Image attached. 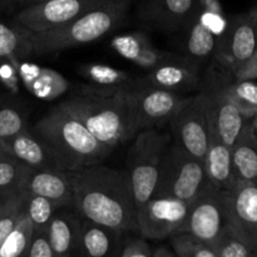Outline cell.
Listing matches in <instances>:
<instances>
[{
    "label": "cell",
    "instance_id": "cell-33",
    "mask_svg": "<svg viewBox=\"0 0 257 257\" xmlns=\"http://www.w3.org/2000/svg\"><path fill=\"white\" fill-rule=\"evenodd\" d=\"M171 247L178 257H216L208 243L187 231H180L170 237Z\"/></svg>",
    "mask_w": 257,
    "mask_h": 257
},
{
    "label": "cell",
    "instance_id": "cell-30",
    "mask_svg": "<svg viewBox=\"0 0 257 257\" xmlns=\"http://www.w3.org/2000/svg\"><path fill=\"white\" fill-rule=\"evenodd\" d=\"M33 233V225L27 212L22 216L19 222L10 231L0 246V257H25L30 238Z\"/></svg>",
    "mask_w": 257,
    "mask_h": 257
},
{
    "label": "cell",
    "instance_id": "cell-12",
    "mask_svg": "<svg viewBox=\"0 0 257 257\" xmlns=\"http://www.w3.org/2000/svg\"><path fill=\"white\" fill-rule=\"evenodd\" d=\"M103 0H47L28 5L13 18V25L27 32L59 28L92 9Z\"/></svg>",
    "mask_w": 257,
    "mask_h": 257
},
{
    "label": "cell",
    "instance_id": "cell-10",
    "mask_svg": "<svg viewBox=\"0 0 257 257\" xmlns=\"http://www.w3.org/2000/svg\"><path fill=\"white\" fill-rule=\"evenodd\" d=\"M175 143L190 155L203 161L208 145L211 130L206 110L205 93L190 98L187 103L170 120Z\"/></svg>",
    "mask_w": 257,
    "mask_h": 257
},
{
    "label": "cell",
    "instance_id": "cell-1",
    "mask_svg": "<svg viewBox=\"0 0 257 257\" xmlns=\"http://www.w3.org/2000/svg\"><path fill=\"white\" fill-rule=\"evenodd\" d=\"M73 207L85 220L122 232H138L137 206L127 170L90 166L69 171Z\"/></svg>",
    "mask_w": 257,
    "mask_h": 257
},
{
    "label": "cell",
    "instance_id": "cell-29",
    "mask_svg": "<svg viewBox=\"0 0 257 257\" xmlns=\"http://www.w3.org/2000/svg\"><path fill=\"white\" fill-rule=\"evenodd\" d=\"M222 92L237 107L246 118H252L257 113V84L252 80H236L225 85Z\"/></svg>",
    "mask_w": 257,
    "mask_h": 257
},
{
    "label": "cell",
    "instance_id": "cell-11",
    "mask_svg": "<svg viewBox=\"0 0 257 257\" xmlns=\"http://www.w3.org/2000/svg\"><path fill=\"white\" fill-rule=\"evenodd\" d=\"M227 227L223 191L207 183L188 206L185 230L211 246H215Z\"/></svg>",
    "mask_w": 257,
    "mask_h": 257
},
{
    "label": "cell",
    "instance_id": "cell-16",
    "mask_svg": "<svg viewBox=\"0 0 257 257\" xmlns=\"http://www.w3.org/2000/svg\"><path fill=\"white\" fill-rule=\"evenodd\" d=\"M198 67L200 64L191 60L190 58L173 55L172 58L151 69L145 78L137 79V84L177 93L192 90L200 82Z\"/></svg>",
    "mask_w": 257,
    "mask_h": 257
},
{
    "label": "cell",
    "instance_id": "cell-23",
    "mask_svg": "<svg viewBox=\"0 0 257 257\" xmlns=\"http://www.w3.org/2000/svg\"><path fill=\"white\" fill-rule=\"evenodd\" d=\"M203 167L208 183L221 191L230 190L238 180L233 170L231 148L213 133H211L210 145L203 158Z\"/></svg>",
    "mask_w": 257,
    "mask_h": 257
},
{
    "label": "cell",
    "instance_id": "cell-31",
    "mask_svg": "<svg viewBox=\"0 0 257 257\" xmlns=\"http://www.w3.org/2000/svg\"><path fill=\"white\" fill-rule=\"evenodd\" d=\"M28 128L24 108L5 95H0V138L10 137Z\"/></svg>",
    "mask_w": 257,
    "mask_h": 257
},
{
    "label": "cell",
    "instance_id": "cell-41",
    "mask_svg": "<svg viewBox=\"0 0 257 257\" xmlns=\"http://www.w3.org/2000/svg\"><path fill=\"white\" fill-rule=\"evenodd\" d=\"M47 2V0H15L17 5H20V7H28V5H33V4H38V3H43Z\"/></svg>",
    "mask_w": 257,
    "mask_h": 257
},
{
    "label": "cell",
    "instance_id": "cell-7",
    "mask_svg": "<svg viewBox=\"0 0 257 257\" xmlns=\"http://www.w3.org/2000/svg\"><path fill=\"white\" fill-rule=\"evenodd\" d=\"M190 98L172 90L143 84H137L127 90V99L138 133L155 128V125L170 123Z\"/></svg>",
    "mask_w": 257,
    "mask_h": 257
},
{
    "label": "cell",
    "instance_id": "cell-34",
    "mask_svg": "<svg viewBox=\"0 0 257 257\" xmlns=\"http://www.w3.org/2000/svg\"><path fill=\"white\" fill-rule=\"evenodd\" d=\"M216 257H257V248L227 227L212 247Z\"/></svg>",
    "mask_w": 257,
    "mask_h": 257
},
{
    "label": "cell",
    "instance_id": "cell-15",
    "mask_svg": "<svg viewBox=\"0 0 257 257\" xmlns=\"http://www.w3.org/2000/svg\"><path fill=\"white\" fill-rule=\"evenodd\" d=\"M205 93L206 110L211 133L232 148L250 118H246L222 92V88L202 90Z\"/></svg>",
    "mask_w": 257,
    "mask_h": 257
},
{
    "label": "cell",
    "instance_id": "cell-17",
    "mask_svg": "<svg viewBox=\"0 0 257 257\" xmlns=\"http://www.w3.org/2000/svg\"><path fill=\"white\" fill-rule=\"evenodd\" d=\"M22 191L49 198L63 207H73L74 203L69 171L33 168Z\"/></svg>",
    "mask_w": 257,
    "mask_h": 257
},
{
    "label": "cell",
    "instance_id": "cell-43",
    "mask_svg": "<svg viewBox=\"0 0 257 257\" xmlns=\"http://www.w3.org/2000/svg\"><path fill=\"white\" fill-rule=\"evenodd\" d=\"M251 122H252V125H253V130H255L256 132V136H257V113L255 115L252 117V119H251Z\"/></svg>",
    "mask_w": 257,
    "mask_h": 257
},
{
    "label": "cell",
    "instance_id": "cell-5",
    "mask_svg": "<svg viewBox=\"0 0 257 257\" xmlns=\"http://www.w3.org/2000/svg\"><path fill=\"white\" fill-rule=\"evenodd\" d=\"M170 145V136L160 133L155 128L136 135L135 143L128 152L127 172L137 210L155 195L163 157Z\"/></svg>",
    "mask_w": 257,
    "mask_h": 257
},
{
    "label": "cell",
    "instance_id": "cell-6",
    "mask_svg": "<svg viewBox=\"0 0 257 257\" xmlns=\"http://www.w3.org/2000/svg\"><path fill=\"white\" fill-rule=\"evenodd\" d=\"M207 183L203 161L173 143L165 153L153 196L172 197L191 203Z\"/></svg>",
    "mask_w": 257,
    "mask_h": 257
},
{
    "label": "cell",
    "instance_id": "cell-8",
    "mask_svg": "<svg viewBox=\"0 0 257 257\" xmlns=\"http://www.w3.org/2000/svg\"><path fill=\"white\" fill-rule=\"evenodd\" d=\"M227 23L217 0H200L195 14L187 24L186 57L197 64L212 57Z\"/></svg>",
    "mask_w": 257,
    "mask_h": 257
},
{
    "label": "cell",
    "instance_id": "cell-37",
    "mask_svg": "<svg viewBox=\"0 0 257 257\" xmlns=\"http://www.w3.org/2000/svg\"><path fill=\"white\" fill-rule=\"evenodd\" d=\"M25 257H54L47 230H33Z\"/></svg>",
    "mask_w": 257,
    "mask_h": 257
},
{
    "label": "cell",
    "instance_id": "cell-26",
    "mask_svg": "<svg viewBox=\"0 0 257 257\" xmlns=\"http://www.w3.org/2000/svg\"><path fill=\"white\" fill-rule=\"evenodd\" d=\"M83 78L100 89H131L137 85V79L130 72L100 63H88L79 68Z\"/></svg>",
    "mask_w": 257,
    "mask_h": 257
},
{
    "label": "cell",
    "instance_id": "cell-38",
    "mask_svg": "<svg viewBox=\"0 0 257 257\" xmlns=\"http://www.w3.org/2000/svg\"><path fill=\"white\" fill-rule=\"evenodd\" d=\"M233 77L236 78V80L257 79V52L237 70V72L233 73Z\"/></svg>",
    "mask_w": 257,
    "mask_h": 257
},
{
    "label": "cell",
    "instance_id": "cell-36",
    "mask_svg": "<svg viewBox=\"0 0 257 257\" xmlns=\"http://www.w3.org/2000/svg\"><path fill=\"white\" fill-rule=\"evenodd\" d=\"M153 246L147 242V238L140 236L122 237L118 245L115 256L119 257H152Z\"/></svg>",
    "mask_w": 257,
    "mask_h": 257
},
{
    "label": "cell",
    "instance_id": "cell-35",
    "mask_svg": "<svg viewBox=\"0 0 257 257\" xmlns=\"http://www.w3.org/2000/svg\"><path fill=\"white\" fill-rule=\"evenodd\" d=\"M25 191L15 193L0 215V246L25 212Z\"/></svg>",
    "mask_w": 257,
    "mask_h": 257
},
{
    "label": "cell",
    "instance_id": "cell-22",
    "mask_svg": "<svg viewBox=\"0 0 257 257\" xmlns=\"http://www.w3.org/2000/svg\"><path fill=\"white\" fill-rule=\"evenodd\" d=\"M124 233L127 232L84 218L80 221L78 255L88 257L115 256L119 241Z\"/></svg>",
    "mask_w": 257,
    "mask_h": 257
},
{
    "label": "cell",
    "instance_id": "cell-18",
    "mask_svg": "<svg viewBox=\"0 0 257 257\" xmlns=\"http://www.w3.org/2000/svg\"><path fill=\"white\" fill-rule=\"evenodd\" d=\"M200 0H150L142 10V19L153 28L175 32L186 27Z\"/></svg>",
    "mask_w": 257,
    "mask_h": 257
},
{
    "label": "cell",
    "instance_id": "cell-32",
    "mask_svg": "<svg viewBox=\"0 0 257 257\" xmlns=\"http://www.w3.org/2000/svg\"><path fill=\"white\" fill-rule=\"evenodd\" d=\"M25 193V212L32 221L33 230H47L53 215L63 206L43 196Z\"/></svg>",
    "mask_w": 257,
    "mask_h": 257
},
{
    "label": "cell",
    "instance_id": "cell-19",
    "mask_svg": "<svg viewBox=\"0 0 257 257\" xmlns=\"http://www.w3.org/2000/svg\"><path fill=\"white\" fill-rule=\"evenodd\" d=\"M110 48L124 59L148 70L153 69L175 55L158 49L151 38L141 32L114 37L110 40Z\"/></svg>",
    "mask_w": 257,
    "mask_h": 257
},
{
    "label": "cell",
    "instance_id": "cell-27",
    "mask_svg": "<svg viewBox=\"0 0 257 257\" xmlns=\"http://www.w3.org/2000/svg\"><path fill=\"white\" fill-rule=\"evenodd\" d=\"M33 50L20 28L0 23V68L8 63L22 60Z\"/></svg>",
    "mask_w": 257,
    "mask_h": 257
},
{
    "label": "cell",
    "instance_id": "cell-44",
    "mask_svg": "<svg viewBox=\"0 0 257 257\" xmlns=\"http://www.w3.org/2000/svg\"><path fill=\"white\" fill-rule=\"evenodd\" d=\"M248 15H250V17H252L255 20H257V7L255 8V9L251 10V12L248 13Z\"/></svg>",
    "mask_w": 257,
    "mask_h": 257
},
{
    "label": "cell",
    "instance_id": "cell-4",
    "mask_svg": "<svg viewBox=\"0 0 257 257\" xmlns=\"http://www.w3.org/2000/svg\"><path fill=\"white\" fill-rule=\"evenodd\" d=\"M128 9L130 0H103L59 28L45 32L22 30L34 54H55L102 39L119 27Z\"/></svg>",
    "mask_w": 257,
    "mask_h": 257
},
{
    "label": "cell",
    "instance_id": "cell-13",
    "mask_svg": "<svg viewBox=\"0 0 257 257\" xmlns=\"http://www.w3.org/2000/svg\"><path fill=\"white\" fill-rule=\"evenodd\" d=\"M256 52L257 20L247 14L227 23L213 55L223 68L233 74Z\"/></svg>",
    "mask_w": 257,
    "mask_h": 257
},
{
    "label": "cell",
    "instance_id": "cell-28",
    "mask_svg": "<svg viewBox=\"0 0 257 257\" xmlns=\"http://www.w3.org/2000/svg\"><path fill=\"white\" fill-rule=\"evenodd\" d=\"M33 168L0 148V190L9 193L20 192Z\"/></svg>",
    "mask_w": 257,
    "mask_h": 257
},
{
    "label": "cell",
    "instance_id": "cell-14",
    "mask_svg": "<svg viewBox=\"0 0 257 257\" xmlns=\"http://www.w3.org/2000/svg\"><path fill=\"white\" fill-rule=\"evenodd\" d=\"M223 196L228 228L257 248V185L237 180Z\"/></svg>",
    "mask_w": 257,
    "mask_h": 257
},
{
    "label": "cell",
    "instance_id": "cell-20",
    "mask_svg": "<svg viewBox=\"0 0 257 257\" xmlns=\"http://www.w3.org/2000/svg\"><path fill=\"white\" fill-rule=\"evenodd\" d=\"M0 148L17 157L30 168L59 170L57 161L48 146L28 128L10 137L0 138Z\"/></svg>",
    "mask_w": 257,
    "mask_h": 257
},
{
    "label": "cell",
    "instance_id": "cell-40",
    "mask_svg": "<svg viewBox=\"0 0 257 257\" xmlns=\"http://www.w3.org/2000/svg\"><path fill=\"white\" fill-rule=\"evenodd\" d=\"M14 195L15 193H9V192H5V191L0 190V215H2V212L4 211L5 206L8 205V202H9L10 198H12Z\"/></svg>",
    "mask_w": 257,
    "mask_h": 257
},
{
    "label": "cell",
    "instance_id": "cell-2",
    "mask_svg": "<svg viewBox=\"0 0 257 257\" xmlns=\"http://www.w3.org/2000/svg\"><path fill=\"white\" fill-rule=\"evenodd\" d=\"M127 90L100 89L89 85L59 105L77 117L103 145L113 151L138 133Z\"/></svg>",
    "mask_w": 257,
    "mask_h": 257
},
{
    "label": "cell",
    "instance_id": "cell-25",
    "mask_svg": "<svg viewBox=\"0 0 257 257\" xmlns=\"http://www.w3.org/2000/svg\"><path fill=\"white\" fill-rule=\"evenodd\" d=\"M251 119L243 127L231 153L236 177L257 185V136Z\"/></svg>",
    "mask_w": 257,
    "mask_h": 257
},
{
    "label": "cell",
    "instance_id": "cell-21",
    "mask_svg": "<svg viewBox=\"0 0 257 257\" xmlns=\"http://www.w3.org/2000/svg\"><path fill=\"white\" fill-rule=\"evenodd\" d=\"M17 72L25 88L35 97L42 99H53L69 89V83L59 73L49 68H43L33 63L18 60Z\"/></svg>",
    "mask_w": 257,
    "mask_h": 257
},
{
    "label": "cell",
    "instance_id": "cell-24",
    "mask_svg": "<svg viewBox=\"0 0 257 257\" xmlns=\"http://www.w3.org/2000/svg\"><path fill=\"white\" fill-rule=\"evenodd\" d=\"M79 227V217L68 211V207H60L53 215L47 227V232L52 243L54 257L78 255Z\"/></svg>",
    "mask_w": 257,
    "mask_h": 257
},
{
    "label": "cell",
    "instance_id": "cell-39",
    "mask_svg": "<svg viewBox=\"0 0 257 257\" xmlns=\"http://www.w3.org/2000/svg\"><path fill=\"white\" fill-rule=\"evenodd\" d=\"M176 253L172 250V247L168 246L161 245L157 247H153L152 250V257H175Z\"/></svg>",
    "mask_w": 257,
    "mask_h": 257
},
{
    "label": "cell",
    "instance_id": "cell-3",
    "mask_svg": "<svg viewBox=\"0 0 257 257\" xmlns=\"http://www.w3.org/2000/svg\"><path fill=\"white\" fill-rule=\"evenodd\" d=\"M33 132L48 146L58 167L63 171L99 165L112 152L77 117L59 104L35 123Z\"/></svg>",
    "mask_w": 257,
    "mask_h": 257
},
{
    "label": "cell",
    "instance_id": "cell-42",
    "mask_svg": "<svg viewBox=\"0 0 257 257\" xmlns=\"http://www.w3.org/2000/svg\"><path fill=\"white\" fill-rule=\"evenodd\" d=\"M10 5H17L15 0H0V10H2V8L10 7Z\"/></svg>",
    "mask_w": 257,
    "mask_h": 257
},
{
    "label": "cell",
    "instance_id": "cell-9",
    "mask_svg": "<svg viewBox=\"0 0 257 257\" xmlns=\"http://www.w3.org/2000/svg\"><path fill=\"white\" fill-rule=\"evenodd\" d=\"M188 206L177 198L153 196L137 210L138 232L150 240H165L183 231Z\"/></svg>",
    "mask_w": 257,
    "mask_h": 257
}]
</instances>
